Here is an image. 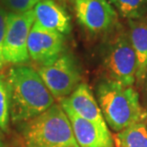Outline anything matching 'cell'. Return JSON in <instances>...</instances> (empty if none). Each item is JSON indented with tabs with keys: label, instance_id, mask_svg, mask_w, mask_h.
Listing matches in <instances>:
<instances>
[{
	"label": "cell",
	"instance_id": "cell-1",
	"mask_svg": "<svg viewBox=\"0 0 147 147\" xmlns=\"http://www.w3.org/2000/svg\"><path fill=\"white\" fill-rule=\"evenodd\" d=\"M10 117L13 123L26 122L55 104V98L37 71L23 64L14 65L7 76Z\"/></svg>",
	"mask_w": 147,
	"mask_h": 147
},
{
	"label": "cell",
	"instance_id": "cell-2",
	"mask_svg": "<svg viewBox=\"0 0 147 147\" xmlns=\"http://www.w3.org/2000/svg\"><path fill=\"white\" fill-rule=\"evenodd\" d=\"M96 98L106 124L116 132L143 122L147 117L133 86L104 79L98 84Z\"/></svg>",
	"mask_w": 147,
	"mask_h": 147
},
{
	"label": "cell",
	"instance_id": "cell-3",
	"mask_svg": "<svg viewBox=\"0 0 147 147\" xmlns=\"http://www.w3.org/2000/svg\"><path fill=\"white\" fill-rule=\"evenodd\" d=\"M22 137L27 147H79L71 122L60 104L24 122Z\"/></svg>",
	"mask_w": 147,
	"mask_h": 147
},
{
	"label": "cell",
	"instance_id": "cell-4",
	"mask_svg": "<svg viewBox=\"0 0 147 147\" xmlns=\"http://www.w3.org/2000/svg\"><path fill=\"white\" fill-rule=\"evenodd\" d=\"M37 73L54 98L59 101L71 95L81 79L78 64L69 54H61L52 62L40 65Z\"/></svg>",
	"mask_w": 147,
	"mask_h": 147
},
{
	"label": "cell",
	"instance_id": "cell-5",
	"mask_svg": "<svg viewBox=\"0 0 147 147\" xmlns=\"http://www.w3.org/2000/svg\"><path fill=\"white\" fill-rule=\"evenodd\" d=\"M103 64L108 79L125 86H133L136 81L137 58L127 34H119L109 44Z\"/></svg>",
	"mask_w": 147,
	"mask_h": 147
},
{
	"label": "cell",
	"instance_id": "cell-6",
	"mask_svg": "<svg viewBox=\"0 0 147 147\" xmlns=\"http://www.w3.org/2000/svg\"><path fill=\"white\" fill-rule=\"evenodd\" d=\"M34 23L33 10L22 13H8L3 47V57L6 64L19 65L30 59L28 38Z\"/></svg>",
	"mask_w": 147,
	"mask_h": 147
},
{
	"label": "cell",
	"instance_id": "cell-7",
	"mask_svg": "<svg viewBox=\"0 0 147 147\" xmlns=\"http://www.w3.org/2000/svg\"><path fill=\"white\" fill-rule=\"evenodd\" d=\"M78 22L94 34L111 30L117 22V11L107 0H74Z\"/></svg>",
	"mask_w": 147,
	"mask_h": 147
},
{
	"label": "cell",
	"instance_id": "cell-8",
	"mask_svg": "<svg viewBox=\"0 0 147 147\" xmlns=\"http://www.w3.org/2000/svg\"><path fill=\"white\" fill-rule=\"evenodd\" d=\"M64 36L34 23L28 38L29 57L40 65L50 63L62 54Z\"/></svg>",
	"mask_w": 147,
	"mask_h": 147
},
{
	"label": "cell",
	"instance_id": "cell-9",
	"mask_svg": "<svg viewBox=\"0 0 147 147\" xmlns=\"http://www.w3.org/2000/svg\"><path fill=\"white\" fill-rule=\"evenodd\" d=\"M71 122L74 136L79 147H114V142L108 127H100L82 119L64 101H60Z\"/></svg>",
	"mask_w": 147,
	"mask_h": 147
},
{
	"label": "cell",
	"instance_id": "cell-10",
	"mask_svg": "<svg viewBox=\"0 0 147 147\" xmlns=\"http://www.w3.org/2000/svg\"><path fill=\"white\" fill-rule=\"evenodd\" d=\"M34 23L48 31L63 36L72 30L71 17L62 6L55 0H40L33 9Z\"/></svg>",
	"mask_w": 147,
	"mask_h": 147
},
{
	"label": "cell",
	"instance_id": "cell-11",
	"mask_svg": "<svg viewBox=\"0 0 147 147\" xmlns=\"http://www.w3.org/2000/svg\"><path fill=\"white\" fill-rule=\"evenodd\" d=\"M62 101L68 104L82 119L89 120L100 127H107L100 107L88 84L80 82L71 95Z\"/></svg>",
	"mask_w": 147,
	"mask_h": 147
},
{
	"label": "cell",
	"instance_id": "cell-12",
	"mask_svg": "<svg viewBox=\"0 0 147 147\" xmlns=\"http://www.w3.org/2000/svg\"><path fill=\"white\" fill-rule=\"evenodd\" d=\"M128 37L137 58L136 81L144 82L147 74V18L128 20Z\"/></svg>",
	"mask_w": 147,
	"mask_h": 147
},
{
	"label": "cell",
	"instance_id": "cell-13",
	"mask_svg": "<svg viewBox=\"0 0 147 147\" xmlns=\"http://www.w3.org/2000/svg\"><path fill=\"white\" fill-rule=\"evenodd\" d=\"M116 147H147V127L136 123L115 135Z\"/></svg>",
	"mask_w": 147,
	"mask_h": 147
},
{
	"label": "cell",
	"instance_id": "cell-14",
	"mask_svg": "<svg viewBox=\"0 0 147 147\" xmlns=\"http://www.w3.org/2000/svg\"><path fill=\"white\" fill-rule=\"evenodd\" d=\"M119 16L128 20L142 18L147 13V0H109Z\"/></svg>",
	"mask_w": 147,
	"mask_h": 147
},
{
	"label": "cell",
	"instance_id": "cell-15",
	"mask_svg": "<svg viewBox=\"0 0 147 147\" xmlns=\"http://www.w3.org/2000/svg\"><path fill=\"white\" fill-rule=\"evenodd\" d=\"M10 119V93L7 76L0 74V131H8Z\"/></svg>",
	"mask_w": 147,
	"mask_h": 147
},
{
	"label": "cell",
	"instance_id": "cell-16",
	"mask_svg": "<svg viewBox=\"0 0 147 147\" xmlns=\"http://www.w3.org/2000/svg\"><path fill=\"white\" fill-rule=\"evenodd\" d=\"M40 0H0V5L8 13H22L32 11Z\"/></svg>",
	"mask_w": 147,
	"mask_h": 147
},
{
	"label": "cell",
	"instance_id": "cell-17",
	"mask_svg": "<svg viewBox=\"0 0 147 147\" xmlns=\"http://www.w3.org/2000/svg\"><path fill=\"white\" fill-rule=\"evenodd\" d=\"M8 11L0 5V70L4 68L6 62L3 57V47H4V39L6 33V26H7Z\"/></svg>",
	"mask_w": 147,
	"mask_h": 147
},
{
	"label": "cell",
	"instance_id": "cell-18",
	"mask_svg": "<svg viewBox=\"0 0 147 147\" xmlns=\"http://www.w3.org/2000/svg\"><path fill=\"white\" fill-rule=\"evenodd\" d=\"M0 147H5V144H4V142H3L2 140H0Z\"/></svg>",
	"mask_w": 147,
	"mask_h": 147
}]
</instances>
